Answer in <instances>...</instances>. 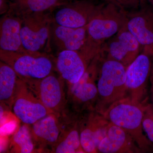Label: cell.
<instances>
[{"label":"cell","instance_id":"obj_24","mask_svg":"<svg viewBox=\"0 0 153 153\" xmlns=\"http://www.w3.org/2000/svg\"><path fill=\"white\" fill-rule=\"evenodd\" d=\"M111 4L119 7L120 8L123 7H135L137 4L140 0H111Z\"/></svg>","mask_w":153,"mask_h":153},{"label":"cell","instance_id":"obj_9","mask_svg":"<svg viewBox=\"0 0 153 153\" xmlns=\"http://www.w3.org/2000/svg\"><path fill=\"white\" fill-rule=\"evenodd\" d=\"M101 7L88 0L65 3L55 13L54 21L57 25L67 27H83Z\"/></svg>","mask_w":153,"mask_h":153},{"label":"cell","instance_id":"obj_14","mask_svg":"<svg viewBox=\"0 0 153 153\" xmlns=\"http://www.w3.org/2000/svg\"><path fill=\"white\" fill-rule=\"evenodd\" d=\"M129 134L110 122L106 136L100 143L97 152L102 153H131L138 149Z\"/></svg>","mask_w":153,"mask_h":153},{"label":"cell","instance_id":"obj_23","mask_svg":"<svg viewBox=\"0 0 153 153\" xmlns=\"http://www.w3.org/2000/svg\"><path fill=\"white\" fill-rule=\"evenodd\" d=\"M143 127L149 140L153 143V107L152 105L145 106Z\"/></svg>","mask_w":153,"mask_h":153},{"label":"cell","instance_id":"obj_12","mask_svg":"<svg viewBox=\"0 0 153 153\" xmlns=\"http://www.w3.org/2000/svg\"><path fill=\"white\" fill-rule=\"evenodd\" d=\"M126 28L144 48L153 49V10L145 8L127 17Z\"/></svg>","mask_w":153,"mask_h":153},{"label":"cell","instance_id":"obj_16","mask_svg":"<svg viewBox=\"0 0 153 153\" xmlns=\"http://www.w3.org/2000/svg\"><path fill=\"white\" fill-rule=\"evenodd\" d=\"M53 41L60 50L82 52L87 40L86 26L71 28L55 25L52 32Z\"/></svg>","mask_w":153,"mask_h":153},{"label":"cell","instance_id":"obj_6","mask_svg":"<svg viewBox=\"0 0 153 153\" xmlns=\"http://www.w3.org/2000/svg\"><path fill=\"white\" fill-rule=\"evenodd\" d=\"M153 49L144 48L126 68L127 91L133 101L140 103L146 94L153 63Z\"/></svg>","mask_w":153,"mask_h":153},{"label":"cell","instance_id":"obj_25","mask_svg":"<svg viewBox=\"0 0 153 153\" xmlns=\"http://www.w3.org/2000/svg\"><path fill=\"white\" fill-rule=\"evenodd\" d=\"M150 79L151 85H152L151 88V99H152V102L153 104V61L152 70H151L150 76Z\"/></svg>","mask_w":153,"mask_h":153},{"label":"cell","instance_id":"obj_26","mask_svg":"<svg viewBox=\"0 0 153 153\" xmlns=\"http://www.w3.org/2000/svg\"><path fill=\"white\" fill-rule=\"evenodd\" d=\"M152 5L153 6V0H146Z\"/></svg>","mask_w":153,"mask_h":153},{"label":"cell","instance_id":"obj_17","mask_svg":"<svg viewBox=\"0 0 153 153\" xmlns=\"http://www.w3.org/2000/svg\"><path fill=\"white\" fill-rule=\"evenodd\" d=\"M58 118L51 114L32 125L31 132L35 143L41 147H52L56 143L62 130Z\"/></svg>","mask_w":153,"mask_h":153},{"label":"cell","instance_id":"obj_11","mask_svg":"<svg viewBox=\"0 0 153 153\" xmlns=\"http://www.w3.org/2000/svg\"><path fill=\"white\" fill-rule=\"evenodd\" d=\"M110 122L92 114L79 128L80 142L85 153H97L100 143L106 136Z\"/></svg>","mask_w":153,"mask_h":153},{"label":"cell","instance_id":"obj_7","mask_svg":"<svg viewBox=\"0 0 153 153\" xmlns=\"http://www.w3.org/2000/svg\"><path fill=\"white\" fill-rule=\"evenodd\" d=\"M21 37L25 49L41 53L50 35L52 19L46 12L31 14L22 19Z\"/></svg>","mask_w":153,"mask_h":153},{"label":"cell","instance_id":"obj_2","mask_svg":"<svg viewBox=\"0 0 153 153\" xmlns=\"http://www.w3.org/2000/svg\"><path fill=\"white\" fill-rule=\"evenodd\" d=\"M125 97L111 105L104 117L111 123L120 127L130 135L139 149L149 150L151 143L143 134V120L145 106Z\"/></svg>","mask_w":153,"mask_h":153},{"label":"cell","instance_id":"obj_18","mask_svg":"<svg viewBox=\"0 0 153 153\" xmlns=\"http://www.w3.org/2000/svg\"><path fill=\"white\" fill-rule=\"evenodd\" d=\"M94 68L86 69L79 81L68 84V94L73 101L82 104L93 100L98 94L97 85L94 82Z\"/></svg>","mask_w":153,"mask_h":153},{"label":"cell","instance_id":"obj_10","mask_svg":"<svg viewBox=\"0 0 153 153\" xmlns=\"http://www.w3.org/2000/svg\"><path fill=\"white\" fill-rule=\"evenodd\" d=\"M140 46L125 25L110 41L106 51L109 59L120 62L126 68L139 55Z\"/></svg>","mask_w":153,"mask_h":153},{"label":"cell","instance_id":"obj_21","mask_svg":"<svg viewBox=\"0 0 153 153\" xmlns=\"http://www.w3.org/2000/svg\"><path fill=\"white\" fill-rule=\"evenodd\" d=\"M52 148L53 153H85L81 146L77 124L61 130L58 140Z\"/></svg>","mask_w":153,"mask_h":153},{"label":"cell","instance_id":"obj_5","mask_svg":"<svg viewBox=\"0 0 153 153\" xmlns=\"http://www.w3.org/2000/svg\"><path fill=\"white\" fill-rule=\"evenodd\" d=\"M63 80L52 73L41 79L24 81L44 106L59 117L67 104Z\"/></svg>","mask_w":153,"mask_h":153},{"label":"cell","instance_id":"obj_20","mask_svg":"<svg viewBox=\"0 0 153 153\" xmlns=\"http://www.w3.org/2000/svg\"><path fill=\"white\" fill-rule=\"evenodd\" d=\"M9 13L21 19L36 13L45 12L64 4L63 0H7Z\"/></svg>","mask_w":153,"mask_h":153},{"label":"cell","instance_id":"obj_3","mask_svg":"<svg viewBox=\"0 0 153 153\" xmlns=\"http://www.w3.org/2000/svg\"><path fill=\"white\" fill-rule=\"evenodd\" d=\"M0 58L23 80L41 79L52 73L53 69L51 60L41 53H22L0 49Z\"/></svg>","mask_w":153,"mask_h":153},{"label":"cell","instance_id":"obj_13","mask_svg":"<svg viewBox=\"0 0 153 153\" xmlns=\"http://www.w3.org/2000/svg\"><path fill=\"white\" fill-rule=\"evenodd\" d=\"M0 22V48L5 51L22 53H35L25 49L21 37L22 19L9 13Z\"/></svg>","mask_w":153,"mask_h":153},{"label":"cell","instance_id":"obj_22","mask_svg":"<svg viewBox=\"0 0 153 153\" xmlns=\"http://www.w3.org/2000/svg\"><path fill=\"white\" fill-rule=\"evenodd\" d=\"M11 146L12 152L30 153L34 152L35 142L29 125L24 124L18 128L12 137Z\"/></svg>","mask_w":153,"mask_h":153},{"label":"cell","instance_id":"obj_1","mask_svg":"<svg viewBox=\"0 0 153 153\" xmlns=\"http://www.w3.org/2000/svg\"><path fill=\"white\" fill-rule=\"evenodd\" d=\"M126 21V15L115 5L101 7L86 26L87 40L82 56L88 61L94 58L105 41L116 35Z\"/></svg>","mask_w":153,"mask_h":153},{"label":"cell","instance_id":"obj_27","mask_svg":"<svg viewBox=\"0 0 153 153\" xmlns=\"http://www.w3.org/2000/svg\"></svg>","mask_w":153,"mask_h":153},{"label":"cell","instance_id":"obj_15","mask_svg":"<svg viewBox=\"0 0 153 153\" xmlns=\"http://www.w3.org/2000/svg\"><path fill=\"white\" fill-rule=\"evenodd\" d=\"M86 61L79 52L71 50L60 51L57 56L56 67L60 76L68 84H75L84 74Z\"/></svg>","mask_w":153,"mask_h":153},{"label":"cell","instance_id":"obj_8","mask_svg":"<svg viewBox=\"0 0 153 153\" xmlns=\"http://www.w3.org/2000/svg\"><path fill=\"white\" fill-rule=\"evenodd\" d=\"M13 109L19 120L29 125L52 114L33 93L27 83L19 77Z\"/></svg>","mask_w":153,"mask_h":153},{"label":"cell","instance_id":"obj_4","mask_svg":"<svg viewBox=\"0 0 153 153\" xmlns=\"http://www.w3.org/2000/svg\"><path fill=\"white\" fill-rule=\"evenodd\" d=\"M126 78V68L120 62L108 59L102 65L97 85L98 95L108 106L107 109L125 97L127 92Z\"/></svg>","mask_w":153,"mask_h":153},{"label":"cell","instance_id":"obj_19","mask_svg":"<svg viewBox=\"0 0 153 153\" xmlns=\"http://www.w3.org/2000/svg\"><path fill=\"white\" fill-rule=\"evenodd\" d=\"M19 76L12 67L3 61L0 62L1 107L7 110L13 108Z\"/></svg>","mask_w":153,"mask_h":153}]
</instances>
